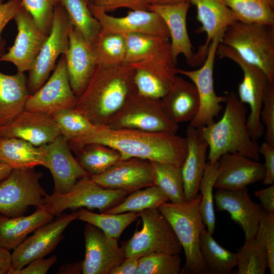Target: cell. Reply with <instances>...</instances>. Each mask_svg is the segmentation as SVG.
<instances>
[{
	"label": "cell",
	"instance_id": "6da1fadb",
	"mask_svg": "<svg viewBox=\"0 0 274 274\" xmlns=\"http://www.w3.org/2000/svg\"><path fill=\"white\" fill-rule=\"evenodd\" d=\"M68 142L74 153L86 144L97 143L117 151L121 160L138 158L150 161L171 163L181 167L188 149L186 138L175 132L114 129L97 126L86 134Z\"/></svg>",
	"mask_w": 274,
	"mask_h": 274
},
{
	"label": "cell",
	"instance_id": "7a4b0ae2",
	"mask_svg": "<svg viewBox=\"0 0 274 274\" xmlns=\"http://www.w3.org/2000/svg\"><path fill=\"white\" fill-rule=\"evenodd\" d=\"M134 73L130 64L96 65L75 108L94 125L107 126L136 90Z\"/></svg>",
	"mask_w": 274,
	"mask_h": 274
},
{
	"label": "cell",
	"instance_id": "3957f363",
	"mask_svg": "<svg viewBox=\"0 0 274 274\" xmlns=\"http://www.w3.org/2000/svg\"><path fill=\"white\" fill-rule=\"evenodd\" d=\"M225 102V111L219 121L196 128L199 136L208 145V161L213 164L227 153H237L259 161V146L247 130L246 106L233 91L226 96Z\"/></svg>",
	"mask_w": 274,
	"mask_h": 274
},
{
	"label": "cell",
	"instance_id": "277c9868",
	"mask_svg": "<svg viewBox=\"0 0 274 274\" xmlns=\"http://www.w3.org/2000/svg\"><path fill=\"white\" fill-rule=\"evenodd\" d=\"M201 194L181 203L165 202L158 209L173 228L185 255V263L181 270L183 274H208L199 247L201 231L206 226L199 204Z\"/></svg>",
	"mask_w": 274,
	"mask_h": 274
},
{
	"label": "cell",
	"instance_id": "5b68a950",
	"mask_svg": "<svg viewBox=\"0 0 274 274\" xmlns=\"http://www.w3.org/2000/svg\"><path fill=\"white\" fill-rule=\"evenodd\" d=\"M220 43L261 68L274 82V25L236 21L225 30Z\"/></svg>",
	"mask_w": 274,
	"mask_h": 274
},
{
	"label": "cell",
	"instance_id": "8992f818",
	"mask_svg": "<svg viewBox=\"0 0 274 274\" xmlns=\"http://www.w3.org/2000/svg\"><path fill=\"white\" fill-rule=\"evenodd\" d=\"M139 213L143 226L122 246L125 258H140L154 253L179 254L182 251L169 223L158 208Z\"/></svg>",
	"mask_w": 274,
	"mask_h": 274
},
{
	"label": "cell",
	"instance_id": "52a82bcc",
	"mask_svg": "<svg viewBox=\"0 0 274 274\" xmlns=\"http://www.w3.org/2000/svg\"><path fill=\"white\" fill-rule=\"evenodd\" d=\"M107 127L114 129H133L148 131L176 133L179 125L166 114L161 99L142 96L135 90L109 122Z\"/></svg>",
	"mask_w": 274,
	"mask_h": 274
},
{
	"label": "cell",
	"instance_id": "ba28073f",
	"mask_svg": "<svg viewBox=\"0 0 274 274\" xmlns=\"http://www.w3.org/2000/svg\"><path fill=\"white\" fill-rule=\"evenodd\" d=\"M129 194L123 190L104 188L86 176L66 193L47 194L43 199V206L53 216L66 209L80 208L97 209L103 213L120 202Z\"/></svg>",
	"mask_w": 274,
	"mask_h": 274
},
{
	"label": "cell",
	"instance_id": "9c48e42d",
	"mask_svg": "<svg viewBox=\"0 0 274 274\" xmlns=\"http://www.w3.org/2000/svg\"><path fill=\"white\" fill-rule=\"evenodd\" d=\"M33 168H13L0 183V214L8 217L22 216L30 206L44 205L47 194L40 183L41 173Z\"/></svg>",
	"mask_w": 274,
	"mask_h": 274
},
{
	"label": "cell",
	"instance_id": "30bf717a",
	"mask_svg": "<svg viewBox=\"0 0 274 274\" xmlns=\"http://www.w3.org/2000/svg\"><path fill=\"white\" fill-rule=\"evenodd\" d=\"M72 26L64 8L58 4L54 9L50 32L32 68L28 72L27 85L30 95L37 92L48 79L59 56L66 53Z\"/></svg>",
	"mask_w": 274,
	"mask_h": 274
},
{
	"label": "cell",
	"instance_id": "8fae6325",
	"mask_svg": "<svg viewBox=\"0 0 274 274\" xmlns=\"http://www.w3.org/2000/svg\"><path fill=\"white\" fill-rule=\"evenodd\" d=\"M225 30L216 35L210 43L207 55L201 67L193 71L178 68V73L190 79L195 85L199 95L198 113L190 122V125L198 128L215 121L222 110L221 104L225 102L226 96H218L214 88L213 68L217 49Z\"/></svg>",
	"mask_w": 274,
	"mask_h": 274
},
{
	"label": "cell",
	"instance_id": "7c38bea8",
	"mask_svg": "<svg viewBox=\"0 0 274 274\" xmlns=\"http://www.w3.org/2000/svg\"><path fill=\"white\" fill-rule=\"evenodd\" d=\"M77 219V211L61 214L54 220L39 227L25 238L12 254V269L19 270L32 261L44 258L63 238V232L71 222Z\"/></svg>",
	"mask_w": 274,
	"mask_h": 274
},
{
	"label": "cell",
	"instance_id": "4fadbf2b",
	"mask_svg": "<svg viewBox=\"0 0 274 274\" xmlns=\"http://www.w3.org/2000/svg\"><path fill=\"white\" fill-rule=\"evenodd\" d=\"M77 99L70 85L65 56L62 54L52 75L37 92L30 95L24 110L52 114L65 109L75 108Z\"/></svg>",
	"mask_w": 274,
	"mask_h": 274
},
{
	"label": "cell",
	"instance_id": "5bb4252c",
	"mask_svg": "<svg viewBox=\"0 0 274 274\" xmlns=\"http://www.w3.org/2000/svg\"><path fill=\"white\" fill-rule=\"evenodd\" d=\"M13 19L17 25V36L9 51L0 56V61L13 63L18 72H29L48 36L39 28L23 6Z\"/></svg>",
	"mask_w": 274,
	"mask_h": 274
},
{
	"label": "cell",
	"instance_id": "9a60e30c",
	"mask_svg": "<svg viewBox=\"0 0 274 274\" xmlns=\"http://www.w3.org/2000/svg\"><path fill=\"white\" fill-rule=\"evenodd\" d=\"M88 5L92 15L99 21L101 29L99 34L117 33L124 36L143 33L170 39L167 27L160 16L152 11L132 10L123 17H115L90 3Z\"/></svg>",
	"mask_w": 274,
	"mask_h": 274
},
{
	"label": "cell",
	"instance_id": "2e32d148",
	"mask_svg": "<svg viewBox=\"0 0 274 274\" xmlns=\"http://www.w3.org/2000/svg\"><path fill=\"white\" fill-rule=\"evenodd\" d=\"M84 235L85 255L82 261L83 274H109L125 259L118 239L107 236L97 227L87 223Z\"/></svg>",
	"mask_w": 274,
	"mask_h": 274
},
{
	"label": "cell",
	"instance_id": "e0dca14e",
	"mask_svg": "<svg viewBox=\"0 0 274 274\" xmlns=\"http://www.w3.org/2000/svg\"><path fill=\"white\" fill-rule=\"evenodd\" d=\"M46 147L43 166L52 175L54 184L53 193H66L80 180L89 176L73 156L68 141L61 135L46 145Z\"/></svg>",
	"mask_w": 274,
	"mask_h": 274
},
{
	"label": "cell",
	"instance_id": "ac0fdd59",
	"mask_svg": "<svg viewBox=\"0 0 274 274\" xmlns=\"http://www.w3.org/2000/svg\"><path fill=\"white\" fill-rule=\"evenodd\" d=\"M90 177L104 188L129 193L154 185L150 161L138 158L120 160L105 172Z\"/></svg>",
	"mask_w": 274,
	"mask_h": 274
},
{
	"label": "cell",
	"instance_id": "d6986e66",
	"mask_svg": "<svg viewBox=\"0 0 274 274\" xmlns=\"http://www.w3.org/2000/svg\"><path fill=\"white\" fill-rule=\"evenodd\" d=\"M3 138H16L40 147L53 142L60 135L51 114L24 110L7 125L0 128Z\"/></svg>",
	"mask_w": 274,
	"mask_h": 274
},
{
	"label": "cell",
	"instance_id": "ffe728a7",
	"mask_svg": "<svg viewBox=\"0 0 274 274\" xmlns=\"http://www.w3.org/2000/svg\"><path fill=\"white\" fill-rule=\"evenodd\" d=\"M218 211L228 212L244 232L245 240L255 237L263 209L250 198L246 188L218 189L214 196Z\"/></svg>",
	"mask_w": 274,
	"mask_h": 274
},
{
	"label": "cell",
	"instance_id": "44dd1931",
	"mask_svg": "<svg viewBox=\"0 0 274 274\" xmlns=\"http://www.w3.org/2000/svg\"><path fill=\"white\" fill-rule=\"evenodd\" d=\"M189 1L165 5H149V11L159 14L169 31L171 56L176 64L178 57L183 54L186 62L192 66L195 53L187 28V16Z\"/></svg>",
	"mask_w": 274,
	"mask_h": 274
},
{
	"label": "cell",
	"instance_id": "7402d4cb",
	"mask_svg": "<svg viewBox=\"0 0 274 274\" xmlns=\"http://www.w3.org/2000/svg\"><path fill=\"white\" fill-rule=\"evenodd\" d=\"M220 172L214 184L217 189L236 190L262 181L263 164L237 153H227L219 159Z\"/></svg>",
	"mask_w": 274,
	"mask_h": 274
},
{
	"label": "cell",
	"instance_id": "603a6c76",
	"mask_svg": "<svg viewBox=\"0 0 274 274\" xmlns=\"http://www.w3.org/2000/svg\"><path fill=\"white\" fill-rule=\"evenodd\" d=\"M195 6L197 18L201 26L198 32L207 35L205 43L195 53L193 65H199L206 59L209 46L217 33L226 30L237 20L233 12L223 0H189Z\"/></svg>",
	"mask_w": 274,
	"mask_h": 274
},
{
	"label": "cell",
	"instance_id": "cb8c5ba5",
	"mask_svg": "<svg viewBox=\"0 0 274 274\" xmlns=\"http://www.w3.org/2000/svg\"><path fill=\"white\" fill-rule=\"evenodd\" d=\"M69 45L64 54L67 76L72 89L78 98L85 89L97 65L90 45L72 26Z\"/></svg>",
	"mask_w": 274,
	"mask_h": 274
},
{
	"label": "cell",
	"instance_id": "d4e9b609",
	"mask_svg": "<svg viewBox=\"0 0 274 274\" xmlns=\"http://www.w3.org/2000/svg\"><path fill=\"white\" fill-rule=\"evenodd\" d=\"M186 138L187 152L181 169L185 197L186 201H189L198 194L207 164L208 145L199 136L197 129L190 125L186 130Z\"/></svg>",
	"mask_w": 274,
	"mask_h": 274
},
{
	"label": "cell",
	"instance_id": "484cf974",
	"mask_svg": "<svg viewBox=\"0 0 274 274\" xmlns=\"http://www.w3.org/2000/svg\"><path fill=\"white\" fill-rule=\"evenodd\" d=\"M161 101L168 117L178 125L191 122L199 108V95L195 85L178 76Z\"/></svg>",
	"mask_w": 274,
	"mask_h": 274
},
{
	"label": "cell",
	"instance_id": "4316f807",
	"mask_svg": "<svg viewBox=\"0 0 274 274\" xmlns=\"http://www.w3.org/2000/svg\"><path fill=\"white\" fill-rule=\"evenodd\" d=\"M270 82L266 75L261 72H249L244 75L238 84V97L243 104H247L250 112L247 119V127L251 138L257 141L264 133V126L260 119L264 91Z\"/></svg>",
	"mask_w": 274,
	"mask_h": 274
},
{
	"label": "cell",
	"instance_id": "83f0119b",
	"mask_svg": "<svg viewBox=\"0 0 274 274\" xmlns=\"http://www.w3.org/2000/svg\"><path fill=\"white\" fill-rule=\"evenodd\" d=\"M24 73L7 75L0 72V128L9 124L24 110L30 95Z\"/></svg>",
	"mask_w": 274,
	"mask_h": 274
},
{
	"label": "cell",
	"instance_id": "f1b7e54d",
	"mask_svg": "<svg viewBox=\"0 0 274 274\" xmlns=\"http://www.w3.org/2000/svg\"><path fill=\"white\" fill-rule=\"evenodd\" d=\"M53 218L43 206L27 216L8 217L0 214V247L8 250L15 249L30 233Z\"/></svg>",
	"mask_w": 274,
	"mask_h": 274
},
{
	"label": "cell",
	"instance_id": "f546056e",
	"mask_svg": "<svg viewBox=\"0 0 274 274\" xmlns=\"http://www.w3.org/2000/svg\"><path fill=\"white\" fill-rule=\"evenodd\" d=\"M46 145L37 147L16 138L0 137V162L13 168H33L43 166Z\"/></svg>",
	"mask_w": 274,
	"mask_h": 274
},
{
	"label": "cell",
	"instance_id": "4dcf8cb0",
	"mask_svg": "<svg viewBox=\"0 0 274 274\" xmlns=\"http://www.w3.org/2000/svg\"><path fill=\"white\" fill-rule=\"evenodd\" d=\"M199 247L208 274H228L237 265L236 253L221 246L206 228L200 233Z\"/></svg>",
	"mask_w": 274,
	"mask_h": 274
},
{
	"label": "cell",
	"instance_id": "1f68e13d",
	"mask_svg": "<svg viewBox=\"0 0 274 274\" xmlns=\"http://www.w3.org/2000/svg\"><path fill=\"white\" fill-rule=\"evenodd\" d=\"M134 68H140L152 74L168 89L178 73L170 51L169 39L165 40L154 52L144 59L130 64Z\"/></svg>",
	"mask_w": 274,
	"mask_h": 274
},
{
	"label": "cell",
	"instance_id": "d6a6232c",
	"mask_svg": "<svg viewBox=\"0 0 274 274\" xmlns=\"http://www.w3.org/2000/svg\"><path fill=\"white\" fill-rule=\"evenodd\" d=\"M75 153L78 162L90 177L105 172L121 160L117 151L97 143L86 144Z\"/></svg>",
	"mask_w": 274,
	"mask_h": 274
},
{
	"label": "cell",
	"instance_id": "836d02e7",
	"mask_svg": "<svg viewBox=\"0 0 274 274\" xmlns=\"http://www.w3.org/2000/svg\"><path fill=\"white\" fill-rule=\"evenodd\" d=\"M139 217V212L98 214L84 208H80L77 211V219L89 223L100 229L107 236L117 239Z\"/></svg>",
	"mask_w": 274,
	"mask_h": 274
},
{
	"label": "cell",
	"instance_id": "e575fe53",
	"mask_svg": "<svg viewBox=\"0 0 274 274\" xmlns=\"http://www.w3.org/2000/svg\"><path fill=\"white\" fill-rule=\"evenodd\" d=\"M154 185L160 188L174 203L186 201L181 167L171 163L150 161Z\"/></svg>",
	"mask_w": 274,
	"mask_h": 274
},
{
	"label": "cell",
	"instance_id": "d590c367",
	"mask_svg": "<svg viewBox=\"0 0 274 274\" xmlns=\"http://www.w3.org/2000/svg\"><path fill=\"white\" fill-rule=\"evenodd\" d=\"M87 0H60L72 25L89 45L99 35L101 26L92 15Z\"/></svg>",
	"mask_w": 274,
	"mask_h": 274
},
{
	"label": "cell",
	"instance_id": "8d00e7d4",
	"mask_svg": "<svg viewBox=\"0 0 274 274\" xmlns=\"http://www.w3.org/2000/svg\"><path fill=\"white\" fill-rule=\"evenodd\" d=\"M168 201L166 194L154 185L129 193L120 202L103 213H139L146 209L158 208L162 203Z\"/></svg>",
	"mask_w": 274,
	"mask_h": 274
},
{
	"label": "cell",
	"instance_id": "74e56055",
	"mask_svg": "<svg viewBox=\"0 0 274 274\" xmlns=\"http://www.w3.org/2000/svg\"><path fill=\"white\" fill-rule=\"evenodd\" d=\"M97 65L112 66L124 63V37L117 33L99 34L90 45Z\"/></svg>",
	"mask_w": 274,
	"mask_h": 274
},
{
	"label": "cell",
	"instance_id": "f35d334b",
	"mask_svg": "<svg viewBox=\"0 0 274 274\" xmlns=\"http://www.w3.org/2000/svg\"><path fill=\"white\" fill-rule=\"evenodd\" d=\"M237 21L248 24L274 25L273 9L267 0H223Z\"/></svg>",
	"mask_w": 274,
	"mask_h": 274
},
{
	"label": "cell",
	"instance_id": "ab89813d",
	"mask_svg": "<svg viewBox=\"0 0 274 274\" xmlns=\"http://www.w3.org/2000/svg\"><path fill=\"white\" fill-rule=\"evenodd\" d=\"M237 274H264L268 268V259L264 246L255 237L245 240L236 253Z\"/></svg>",
	"mask_w": 274,
	"mask_h": 274
},
{
	"label": "cell",
	"instance_id": "60d3db41",
	"mask_svg": "<svg viewBox=\"0 0 274 274\" xmlns=\"http://www.w3.org/2000/svg\"><path fill=\"white\" fill-rule=\"evenodd\" d=\"M219 172L218 161L212 164L208 161L199 187L201 196L200 213L208 231L212 235L214 233L216 224L213 190Z\"/></svg>",
	"mask_w": 274,
	"mask_h": 274
},
{
	"label": "cell",
	"instance_id": "b9f144b4",
	"mask_svg": "<svg viewBox=\"0 0 274 274\" xmlns=\"http://www.w3.org/2000/svg\"><path fill=\"white\" fill-rule=\"evenodd\" d=\"M60 135L67 141L86 134L96 127L75 108L65 109L51 114Z\"/></svg>",
	"mask_w": 274,
	"mask_h": 274
},
{
	"label": "cell",
	"instance_id": "7bdbcfd3",
	"mask_svg": "<svg viewBox=\"0 0 274 274\" xmlns=\"http://www.w3.org/2000/svg\"><path fill=\"white\" fill-rule=\"evenodd\" d=\"M125 40L126 53L124 64L139 62L154 52L165 40L158 36L132 33L123 36Z\"/></svg>",
	"mask_w": 274,
	"mask_h": 274
},
{
	"label": "cell",
	"instance_id": "ee69618b",
	"mask_svg": "<svg viewBox=\"0 0 274 274\" xmlns=\"http://www.w3.org/2000/svg\"><path fill=\"white\" fill-rule=\"evenodd\" d=\"M181 263L179 254L154 253L139 258L136 274H178Z\"/></svg>",
	"mask_w": 274,
	"mask_h": 274
},
{
	"label": "cell",
	"instance_id": "f6af8a7d",
	"mask_svg": "<svg viewBox=\"0 0 274 274\" xmlns=\"http://www.w3.org/2000/svg\"><path fill=\"white\" fill-rule=\"evenodd\" d=\"M24 8L31 15L39 28L48 36L55 7L60 0H22Z\"/></svg>",
	"mask_w": 274,
	"mask_h": 274
},
{
	"label": "cell",
	"instance_id": "bcb514c9",
	"mask_svg": "<svg viewBox=\"0 0 274 274\" xmlns=\"http://www.w3.org/2000/svg\"><path fill=\"white\" fill-rule=\"evenodd\" d=\"M133 81L138 93L148 98L161 99L168 90L158 78L140 68H135Z\"/></svg>",
	"mask_w": 274,
	"mask_h": 274
},
{
	"label": "cell",
	"instance_id": "7dc6e473",
	"mask_svg": "<svg viewBox=\"0 0 274 274\" xmlns=\"http://www.w3.org/2000/svg\"><path fill=\"white\" fill-rule=\"evenodd\" d=\"M261 241L265 248L268 268L274 273V212L261 213L258 228L255 235Z\"/></svg>",
	"mask_w": 274,
	"mask_h": 274
},
{
	"label": "cell",
	"instance_id": "c3c4849f",
	"mask_svg": "<svg viewBox=\"0 0 274 274\" xmlns=\"http://www.w3.org/2000/svg\"><path fill=\"white\" fill-rule=\"evenodd\" d=\"M260 119L266 128L265 142L274 147V82H269L265 88Z\"/></svg>",
	"mask_w": 274,
	"mask_h": 274
},
{
	"label": "cell",
	"instance_id": "681fc988",
	"mask_svg": "<svg viewBox=\"0 0 274 274\" xmlns=\"http://www.w3.org/2000/svg\"><path fill=\"white\" fill-rule=\"evenodd\" d=\"M91 4L106 13L122 8L149 11V5L147 0H92Z\"/></svg>",
	"mask_w": 274,
	"mask_h": 274
},
{
	"label": "cell",
	"instance_id": "f907efd6",
	"mask_svg": "<svg viewBox=\"0 0 274 274\" xmlns=\"http://www.w3.org/2000/svg\"><path fill=\"white\" fill-rule=\"evenodd\" d=\"M22 6V0H9L0 5V56L5 53L6 44L2 37V32L9 22L14 19L16 13Z\"/></svg>",
	"mask_w": 274,
	"mask_h": 274
},
{
	"label": "cell",
	"instance_id": "816d5d0a",
	"mask_svg": "<svg viewBox=\"0 0 274 274\" xmlns=\"http://www.w3.org/2000/svg\"><path fill=\"white\" fill-rule=\"evenodd\" d=\"M57 257L53 255L47 259L40 258L35 259L25 267L19 270L11 269L9 274H45L56 262Z\"/></svg>",
	"mask_w": 274,
	"mask_h": 274
},
{
	"label": "cell",
	"instance_id": "f5cc1de1",
	"mask_svg": "<svg viewBox=\"0 0 274 274\" xmlns=\"http://www.w3.org/2000/svg\"><path fill=\"white\" fill-rule=\"evenodd\" d=\"M259 151L265 159V175L262 180L263 184L272 185L274 182V147L265 142L259 146Z\"/></svg>",
	"mask_w": 274,
	"mask_h": 274
},
{
	"label": "cell",
	"instance_id": "db71d44e",
	"mask_svg": "<svg viewBox=\"0 0 274 274\" xmlns=\"http://www.w3.org/2000/svg\"><path fill=\"white\" fill-rule=\"evenodd\" d=\"M254 195L260 201L263 211L266 212H274V185L254 192Z\"/></svg>",
	"mask_w": 274,
	"mask_h": 274
},
{
	"label": "cell",
	"instance_id": "11a10c76",
	"mask_svg": "<svg viewBox=\"0 0 274 274\" xmlns=\"http://www.w3.org/2000/svg\"><path fill=\"white\" fill-rule=\"evenodd\" d=\"M140 257L126 258L122 263L114 267L109 274H136Z\"/></svg>",
	"mask_w": 274,
	"mask_h": 274
},
{
	"label": "cell",
	"instance_id": "9f6ffc18",
	"mask_svg": "<svg viewBox=\"0 0 274 274\" xmlns=\"http://www.w3.org/2000/svg\"><path fill=\"white\" fill-rule=\"evenodd\" d=\"M12 269V254L0 247V274H9Z\"/></svg>",
	"mask_w": 274,
	"mask_h": 274
},
{
	"label": "cell",
	"instance_id": "6f0895ef",
	"mask_svg": "<svg viewBox=\"0 0 274 274\" xmlns=\"http://www.w3.org/2000/svg\"><path fill=\"white\" fill-rule=\"evenodd\" d=\"M58 273H80L82 272V261L63 266Z\"/></svg>",
	"mask_w": 274,
	"mask_h": 274
},
{
	"label": "cell",
	"instance_id": "680465c9",
	"mask_svg": "<svg viewBox=\"0 0 274 274\" xmlns=\"http://www.w3.org/2000/svg\"><path fill=\"white\" fill-rule=\"evenodd\" d=\"M12 169L7 164L0 162V183L10 174Z\"/></svg>",
	"mask_w": 274,
	"mask_h": 274
},
{
	"label": "cell",
	"instance_id": "91938a15",
	"mask_svg": "<svg viewBox=\"0 0 274 274\" xmlns=\"http://www.w3.org/2000/svg\"><path fill=\"white\" fill-rule=\"evenodd\" d=\"M149 5L171 4L189 0H147Z\"/></svg>",
	"mask_w": 274,
	"mask_h": 274
},
{
	"label": "cell",
	"instance_id": "94428289",
	"mask_svg": "<svg viewBox=\"0 0 274 274\" xmlns=\"http://www.w3.org/2000/svg\"><path fill=\"white\" fill-rule=\"evenodd\" d=\"M271 7L274 8V0H267Z\"/></svg>",
	"mask_w": 274,
	"mask_h": 274
},
{
	"label": "cell",
	"instance_id": "6125c7cd",
	"mask_svg": "<svg viewBox=\"0 0 274 274\" xmlns=\"http://www.w3.org/2000/svg\"><path fill=\"white\" fill-rule=\"evenodd\" d=\"M3 3V0H0V5Z\"/></svg>",
	"mask_w": 274,
	"mask_h": 274
},
{
	"label": "cell",
	"instance_id": "be15d7a7",
	"mask_svg": "<svg viewBox=\"0 0 274 274\" xmlns=\"http://www.w3.org/2000/svg\"><path fill=\"white\" fill-rule=\"evenodd\" d=\"M87 1H88L89 3H91L92 1V0H87Z\"/></svg>",
	"mask_w": 274,
	"mask_h": 274
},
{
	"label": "cell",
	"instance_id": "e7e4bbea",
	"mask_svg": "<svg viewBox=\"0 0 274 274\" xmlns=\"http://www.w3.org/2000/svg\"><path fill=\"white\" fill-rule=\"evenodd\" d=\"M0 137H1V135H0Z\"/></svg>",
	"mask_w": 274,
	"mask_h": 274
}]
</instances>
